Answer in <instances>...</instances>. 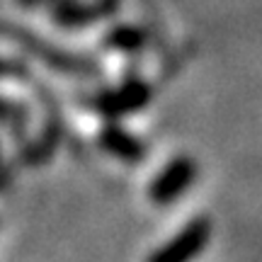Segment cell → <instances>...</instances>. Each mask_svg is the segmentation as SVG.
<instances>
[{"mask_svg":"<svg viewBox=\"0 0 262 262\" xmlns=\"http://www.w3.org/2000/svg\"><path fill=\"white\" fill-rule=\"evenodd\" d=\"M209 238H211V221L204 216L194 219L165 245H160L148 257V262H192L206 248Z\"/></svg>","mask_w":262,"mask_h":262,"instance_id":"6da1fadb","label":"cell"},{"mask_svg":"<svg viewBox=\"0 0 262 262\" xmlns=\"http://www.w3.org/2000/svg\"><path fill=\"white\" fill-rule=\"evenodd\" d=\"M196 178V163L187 156L170 160L165 168L158 172V178L150 182L148 196L153 204H172L175 199L182 196V192H187L192 187V182Z\"/></svg>","mask_w":262,"mask_h":262,"instance_id":"7a4b0ae2","label":"cell"},{"mask_svg":"<svg viewBox=\"0 0 262 262\" xmlns=\"http://www.w3.org/2000/svg\"><path fill=\"white\" fill-rule=\"evenodd\" d=\"M54 22L61 27H88L100 17L112 15L119 8V0H56Z\"/></svg>","mask_w":262,"mask_h":262,"instance_id":"3957f363","label":"cell"},{"mask_svg":"<svg viewBox=\"0 0 262 262\" xmlns=\"http://www.w3.org/2000/svg\"><path fill=\"white\" fill-rule=\"evenodd\" d=\"M150 100V90L146 83L141 80H126L119 88H114L110 93H104L100 97V110L110 117H122V114H131L143 110Z\"/></svg>","mask_w":262,"mask_h":262,"instance_id":"277c9868","label":"cell"},{"mask_svg":"<svg viewBox=\"0 0 262 262\" xmlns=\"http://www.w3.org/2000/svg\"><path fill=\"white\" fill-rule=\"evenodd\" d=\"M100 143L107 153H112L114 158L126 160V163H139L143 158V143L119 126H107L100 134Z\"/></svg>","mask_w":262,"mask_h":262,"instance_id":"5b68a950","label":"cell"},{"mask_svg":"<svg viewBox=\"0 0 262 262\" xmlns=\"http://www.w3.org/2000/svg\"><path fill=\"white\" fill-rule=\"evenodd\" d=\"M104 44L110 49H117V51H141L146 47V32L139 27H131V25H122V27L112 29Z\"/></svg>","mask_w":262,"mask_h":262,"instance_id":"8992f818","label":"cell"}]
</instances>
